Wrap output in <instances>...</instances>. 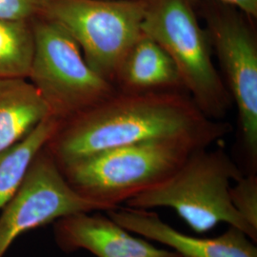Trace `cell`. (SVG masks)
Returning <instances> with one entry per match:
<instances>
[{
  "label": "cell",
  "instance_id": "obj_15",
  "mask_svg": "<svg viewBox=\"0 0 257 257\" xmlns=\"http://www.w3.org/2000/svg\"><path fill=\"white\" fill-rule=\"evenodd\" d=\"M230 198L240 216L257 230L256 174H246L232 184Z\"/></svg>",
  "mask_w": 257,
  "mask_h": 257
},
{
  "label": "cell",
  "instance_id": "obj_9",
  "mask_svg": "<svg viewBox=\"0 0 257 257\" xmlns=\"http://www.w3.org/2000/svg\"><path fill=\"white\" fill-rule=\"evenodd\" d=\"M105 212L132 233L158 242L181 257H257L256 243L232 226L215 237H196L175 230L151 210L119 206Z\"/></svg>",
  "mask_w": 257,
  "mask_h": 257
},
{
  "label": "cell",
  "instance_id": "obj_7",
  "mask_svg": "<svg viewBox=\"0 0 257 257\" xmlns=\"http://www.w3.org/2000/svg\"><path fill=\"white\" fill-rule=\"evenodd\" d=\"M200 1L205 30L220 62L231 101L236 105L248 174H256V36L249 18L242 12L212 0Z\"/></svg>",
  "mask_w": 257,
  "mask_h": 257
},
{
  "label": "cell",
  "instance_id": "obj_13",
  "mask_svg": "<svg viewBox=\"0 0 257 257\" xmlns=\"http://www.w3.org/2000/svg\"><path fill=\"white\" fill-rule=\"evenodd\" d=\"M61 124L62 120L51 115L17 144L0 152V211L17 193L37 155Z\"/></svg>",
  "mask_w": 257,
  "mask_h": 257
},
{
  "label": "cell",
  "instance_id": "obj_10",
  "mask_svg": "<svg viewBox=\"0 0 257 257\" xmlns=\"http://www.w3.org/2000/svg\"><path fill=\"white\" fill-rule=\"evenodd\" d=\"M54 237L65 252L84 249L95 257H181L139 238L99 212H77L55 222Z\"/></svg>",
  "mask_w": 257,
  "mask_h": 257
},
{
  "label": "cell",
  "instance_id": "obj_12",
  "mask_svg": "<svg viewBox=\"0 0 257 257\" xmlns=\"http://www.w3.org/2000/svg\"><path fill=\"white\" fill-rule=\"evenodd\" d=\"M53 115L37 88L24 77L0 78V152Z\"/></svg>",
  "mask_w": 257,
  "mask_h": 257
},
{
  "label": "cell",
  "instance_id": "obj_2",
  "mask_svg": "<svg viewBox=\"0 0 257 257\" xmlns=\"http://www.w3.org/2000/svg\"><path fill=\"white\" fill-rule=\"evenodd\" d=\"M202 145L185 139H159L112 148L59 166L78 193L104 211L164 182Z\"/></svg>",
  "mask_w": 257,
  "mask_h": 257
},
{
  "label": "cell",
  "instance_id": "obj_16",
  "mask_svg": "<svg viewBox=\"0 0 257 257\" xmlns=\"http://www.w3.org/2000/svg\"><path fill=\"white\" fill-rule=\"evenodd\" d=\"M48 0H0V19L33 21L42 17Z\"/></svg>",
  "mask_w": 257,
  "mask_h": 257
},
{
  "label": "cell",
  "instance_id": "obj_5",
  "mask_svg": "<svg viewBox=\"0 0 257 257\" xmlns=\"http://www.w3.org/2000/svg\"><path fill=\"white\" fill-rule=\"evenodd\" d=\"M32 24L35 48L28 79L56 118L63 122L117 92L113 83L88 64L65 29L43 16Z\"/></svg>",
  "mask_w": 257,
  "mask_h": 257
},
{
  "label": "cell",
  "instance_id": "obj_4",
  "mask_svg": "<svg viewBox=\"0 0 257 257\" xmlns=\"http://www.w3.org/2000/svg\"><path fill=\"white\" fill-rule=\"evenodd\" d=\"M192 0H147L142 32L171 57L184 89L209 118L221 119L231 98L212 61L211 42Z\"/></svg>",
  "mask_w": 257,
  "mask_h": 257
},
{
  "label": "cell",
  "instance_id": "obj_3",
  "mask_svg": "<svg viewBox=\"0 0 257 257\" xmlns=\"http://www.w3.org/2000/svg\"><path fill=\"white\" fill-rule=\"evenodd\" d=\"M243 175L223 150L198 149L171 177L130 199L126 206L144 210L171 208L196 233L226 223L256 243L257 230L240 216L230 201L232 182Z\"/></svg>",
  "mask_w": 257,
  "mask_h": 257
},
{
  "label": "cell",
  "instance_id": "obj_17",
  "mask_svg": "<svg viewBox=\"0 0 257 257\" xmlns=\"http://www.w3.org/2000/svg\"><path fill=\"white\" fill-rule=\"evenodd\" d=\"M200 1V0H192ZM238 10L250 19H257V0H212Z\"/></svg>",
  "mask_w": 257,
  "mask_h": 257
},
{
  "label": "cell",
  "instance_id": "obj_11",
  "mask_svg": "<svg viewBox=\"0 0 257 257\" xmlns=\"http://www.w3.org/2000/svg\"><path fill=\"white\" fill-rule=\"evenodd\" d=\"M114 82L119 84L122 92L169 91L183 87L171 57L144 33L122 60Z\"/></svg>",
  "mask_w": 257,
  "mask_h": 257
},
{
  "label": "cell",
  "instance_id": "obj_8",
  "mask_svg": "<svg viewBox=\"0 0 257 257\" xmlns=\"http://www.w3.org/2000/svg\"><path fill=\"white\" fill-rule=\"evenodd\" d=\"M1 211L0 257H3L15 240L29 230L77 212L104 210L74 190L46 146Z\"/></svg>",
  "mask_w": 257,
  "mask_h": 257
},
{
  "label": "cell",
  "instance_id": "obj_6",
  "mask_svg": "<svg viewBox=\"0 0 257 257\" xmlns=\"http://www.w3.org/2000/svg\"><path fill=\"white\" fill-rule=\"evenodd\" d=\"M147 0H48L43 17L65 29L92 69L114 84L120 64L142 35Z\"/></svg>",
  "mask_w": 257,
  "mask_h": 257
},
{
  "label": "cell",
  "instance_id": "obj_1",
  "mask_svg": "<svg viewBox=\"0 0 257 257\" xmlns=\"http://www.w3.org/2000/svg\"><path fill=\"white\" fill-rule=\"evenodd\" d=\"M230 125L206 116L175 90L114 92L62 122L47 149L59 166L112 148L159 139H185L210 147Z\"/></svg>",
  "mask_w": 257,
  "mask_h": 257
},
{
  "label": "cell",
  "instance_id": "obj_14",
  "mask_svg": "<svg viewBox=\"0 0 257 257\" xmlns=\"http://www.w3.org/2000/svg\"><path fill=\"white\" fill-rule=\"evenodd\" d=\"M34 48L32 21L0 19V78H28Z\"/></svg>",
  "mask_w": 257,
  "mask_h": 257
}]
</instances>
